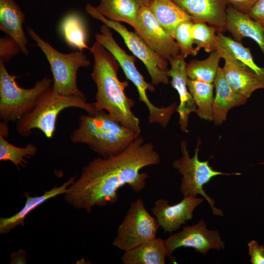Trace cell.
Listing matches in <instances>:
<instances>
[{"instance_id": "cell-7", "label": "cell", "mask_w": 264, "mask_h": 264, "mask_svg": "<svg viewBox=\"0 0 264 264\" xmlns=\"http://www.w3.org/2000/svg\"><path fill=\"white\" fill-rule=\"evenodd\" d=\"M0 61V118L5 123L17 122L33 108L39 96L51 87L52 81L45 77L31 88L20 87L16 79Z\"/></svg>"}, {"instance_id": "cell-10", "label": "cell", "mask_w": 264, "mask_h": 264, "mask_svg": "<svg viewBox=\"0 0 264 264\" xmlns=\"http://www.w3.org/2000/svg\"><path fill=\"white\" fill-rule=\"evenodd\" d=\"M156 218L151 215L140 198L132 202L117 230L112 245L124 251L155 239L160 228Z\"/></svg>"}, {"instance_id": "cell-27", "label": "cell", "mask_w": 264, "mask_h": 264, "mask_svg": "<svg viewBox=\"0 0 264 264\" xmlns=\"http://www.w3.org/2000/svg\"><path fill=\"white\" fill-rule=\"evenodd\" d=\"M218 46H221L230 52L236 58L253 70L264 81V67L258 66L254 62L250 49L222 32L217 33Z\"/></svg>"}, {"instance_id": "cell-30", "label": "cell", "mask_w": 264, "mask_h": 264, "mask_svg": "<svg viewBox=\"0 0 264 264\" xmlns=\"http://www.w3.org/2000/svg\"><path fill=\"white\" fill-rule=\"evenodd\" d=\"M192 21H185L176 28L174 39L179 49L180 54L184 58L189 55L196 56L198 52L193 46Z\"/></svg>"}, {"instance_id": "cell-28", "label": "cell", "mask_w": 264, "mask_h": 264, "mask_svg": "<svg viewBox=\"0 0 264 264\" xmlns=\"http://www.w3.org/2000/svg\"><path fill=\"white\" fill-rule=\"evenodd\" d=\"M37 151V147L31 143H28L23 148L18 147L8 142L4 137L0 136V161H10L18 169L20 165L25 168L27 162L24 157L34 156Z\"/></svg>"}, {"instance_id": "cell-6", "label": "cell", "mask_w": 264, "mask_h": 264, "mask_svg": "<svg viewBox=\"0 0 264 264\" xmlns=\"http://www.w3.org/2000/svg\"><path fill=\"white\" fill-rule=\"evenodd\" d=\"M200 144V140H198L194 154L191 157L187 149V141L182 140L180 143L182 156L175 160L172 164L174 168L182 176L180 191L183 197L201 196L207 201L215 216H223V211L215 206V200L205 192L204 186L215 176L241 175V173H226L218 171L210 165L208 161H200L198 157Z\"/></svg>"}, {"instance_id": "cell-37", "label": "cell", "mask_w": 264, "mask_h": 264, "mask_svg": "<svg viewBox=\"0 0 264 264\" xmlns=\"http://www.w3.org/2000/svg\"><path fill=\"white\" fill-rule=\"evenodd\" d=\"M141 6H148L153 0H136Z\"/></svg>"}, {"instance_id": "cell-1", "label": "cell", "mask_w": 264, "mask_h": 264, "mask_svg": "<svg viewBox=\"0 0 264 264\" xmlns=\"http://www.w3.org/2000/svg\"><path fill=\"white\" fill-rule=\"evenodd\" d=\"M159 153L152 142L140 135L122 152L98 157L82 169L80 177L69 186L65 200L75 208L90 213L97 206L116 203L118 190L128 185L139 193L146 187L148 175L141 170L160 163Z\"/></svg>"}, {"instance_id": "cell-23", "label": "cell", "mask_w": 264, "mask_h": 264, "mask_svg": "<svg viewBox=\"0 0 264 264\" xmlns=\"http://www.w3.org/2000/svg\"><path fill=\"white\" fill-rule=\"evenodd\" d=\"M141 7L136 0H99L95 8L106 18L125 22L134 28Z\"/></svg>"}, {"instance_id": "cell-12", "label": "cell", "mask_w": 264, "mask_h": 264, "mask_svg": "<svg viewBox=\"0 0 264 264\" xmlns=\"http://www.w3.org/2000/svg\"><path fill=\"white\" fill-rule=\"evenodd\" d=\"M135 33L167 61L180 54L175 39L159 24L148 6H141L134 27Z\"/></svg>"}, {"instance_id": "cell-8", "label": "cell", "mask_w": 264, "mask_h": 264, "mask_svg": "<svg viewBox=\"0 0 264 264\" xmlns=\"http://www.w3.org/2000/svg\"><path fill=\"white\" fill-rule=\"evenodd\" d=\"M110 29L103 23L100 26V32L95 35L96 42L104 47L114 56L127 78L136 87L139 95L138 100L144 103L148 109L149 122L157 124L164 123L169 115V108L156 107L150 101L147 91H154V85L145 81L135 66V56L128 54L119 46L114 40Z\"/></svg>"}, {"instance_id": "cell-39", "label": "cell", "mask_w": 264, "mask_h": 264, "mask_svg": "<svg viewBox=\"0 0 264 264\" xmlns=\"http://www.w3.org/2000/svg\"><path fill=\"white\" fill-rule=\"evenodd\" d=\"M263 198H264V197H263Z\"/></svg>"}, {"instance_id": "cell-5", "label": "cell", "mask_w": 264, "mask_h": 264, "mask_svg": "<svg viewBox=\"0 0 264 264\" xmlns=\"http://www.w3.org/2000/svg\"><path fill=\"white\" fill-rule=\"evenodd\" d=\"M27 32L49 64L53 75L52 87L54 91L65 95L86 98L78 88L77 74L80 67H87L90 65L87 56L80 51L61 53L40 37L32 28L27 27Z\"/></svg>"}, {"instance_id": "cell-21", "label": "cell", "mask_w": 264, "mask_h": 264, "mask_svg": "<svg viewBox=\"0 0 264 264\" xmlns=\"http://www.w3.org/2000/svg\"><path fill=\"white\" fill-rule=\"evenodd\" d=\"M148 7L161 26L174 38L180 23L192 21L191 16L173 0H153Z\"/></svg>"}, {"instance_id": "cell-20", "label": "cell", "mask_w": 264, "mask_h": 264, "mask_svg": "<svg viewBox=\"0 0 264 264\" xmlns=\"http://www.w3.org/2000/svg\"><path fill=\"white\" fill-rule=\"evenodd\" d=\"M76 177V176H72L61 186H55L51 190L45 191L43 195L40 196L32 197L29 196L28 192L25 193L26 201L22 209L9 218H0V233L6 234L18 225L23 226L24 219L28 214L50 198L59 195L65 194L69 186L75 181Z\"/></svg>"}, {"instance_id": "cell-9", "label": "cell", "mask_w": 264, "mask_h": 264, "mask_svg": "<svg viewBox=\"0 0 264 264\" xmlns=\"http://www.w3.org/2000/svg\"><path fill=\"white\" fill-rule=\"evenodd\" d=\"M87 14L116 31L135 57L145 66L154 86L169 83L168 62L153 51L136 33L130 31L119 22L110 20L100 14L90 3L85 7Z\"/></svg>"}, {"instance_id": "cell-22", "label": "cell", "mask_w": 264, "mask_h": 264, "mask_svg": "<svg viewBox=\"0 0 264 264\" xmlns=\"http://www.w3.org/2000/svg\"><path fill=\"white\" fill-rule=\"evenodd\" d=\"M167 255L164 240L156 238L124 251L121 261L124 264H164Z\"/></svg>"}, {"instance_id": "cell-24", "label": "cell", "mask_w": 264, "mask_h": 264, "mask_svg": "<svg viewBox=\"0 0 264 264\" xmlns=\"http://www.w3.org/2000/svg\"><path fill=\"white\" fill-rule=\"evenodd\" d=\"M60 32L65 42L70 47L82 52L89 49L87 44V30L82 18L75 12L70 13L62 19Z\"/></svg>"}, {"instance_id": "cell-14", "label": "cell", "mask_w": 264, "mask_h": 264, "mask_svg": "<svg viewBox=\"0 0 264 264\" xmlns=\"http://www.w3.org/2000/svg\"><path fill=\"white\" fill-rule=\"evenodd\" d=\"M217 49L224 61V76L236 91L248 98L256 90L264 89V81L253 70L225 49L219 46Z\"/></svg>"}, {"instance_id": "cell-15", "label": "cell", "mask_w": 264, "mask_h": 264, "mask_svg": "<svg viewBox=\"0 0 264 264\" xmlns=\"http://www.w3.org/2000/svg\"><path fill=\"white\" fill-rule=\"evenodd\" d=\"M184 59L179 54L170 59L168 62L171 67L168 74L172 78V86L177 91L179 97L180 103L176 109L179 116L178 124L182 132H188L189 115L192 112H196L197 107L188 88L189 78Z\"/></svg>"}, {"instance_id": "cell-13", "label": "cell", "mask_w": 264, "mask_h": 264, "mask_svg": "<svg viewBox=\"0 0 264 264\" xmlns=\"http://www.w3.org/2000/svg\"><path fill=\"white\" fill-rule=\"evenodd\" d=\"M204 200L198 197L187 196L180 202L170 205L167 200L159 198L154 202L151 210L164 231L171 233L192 219L194 210Z\"/></svg>"}, {"instance_id": "cell-38", "label": "cell", "mask_w": 264, "mask_h": 264, "mask_svg": "<svg viewBox=\"0 0 264 264\" xmlns=\"http://www.w3.org/2000/svg\"><path fill=\"white\" fill-rule=\"evenodd\" d=\"M261 164H264V160L263 162H261Z\"/></svg>"}, {"instance_id": "cell-2", "label": "cell", "mask_w": 264, "mask_h": 264, "mask_svg": "<svg viewBox=\"0 0 264 264\" xmlns=\"http://www.w3.org/2000/svg\"><path fill=\"white\" fill-rule=\"evenodd\" d=\"M89 49L94 59L91 76L97 88L95 101L92 103L95 109L106 111L123 126L140 133L139 119L132 111L134 102L125 92L129 83L121 81L117 76L119 63L96 42Z\"/></svg>"}, {"instance_id": "cell-17", "label": "cell", "mask_w": 264, "mask_h": 264, "mask_svg": "<svg viewBox=\"0 0 264 264\" xmlns=\"http://www.w3.org/2000/svg\"><path fill=\"white\" fill-rule=\"evenodd\" d=\"M215 96L213 104V121L215 125L221 124L232 108L245 104L247 98L236 91L226 80L222 67H219L213 83Z\"/></svg>"}, {"instance_id": "cell-16", "label": "cell", "mask_w": 264, "mask_h": 264, "mask_svg": "<svg viewBox=\"0 0 264 264\" xmlns=\"http://www.w3.org/2000/svg\"><path fill=\"white\" fill-rule=\"evenodd\" d=\"M173 0L191 16L194 22L208 23L222 33L226 30L225 0Z\"/></svg>"}, {"instance_id": "cell-19", "label": "cell", "mask_w": 264, "mask_h": 264, "mask_svg": "<svg viewBox=\"0 0 264 264\" xmlns=\"http://www.w3.org/2000/svg\"><path fill=\"white\" fill-rule=\"evenodd\" d=\"M24 21V14L14 0H0V30L16 41L22 52L27 55L28 40L22 27Z\"/></svg>"}, {"instance_id": "cell-33", "label": "cell", "mask_w": 264, "mask_h": 264, "mask_svg": "<svg viewBox=\"0 0 264 264\" xmlns=\"http://www.w3.org/2000/svg\"><path fill=\"white\" fill-rule=\"evenodd\" d=\"M247 14L264 29V0H258Z\"/></svg>"}, {"instance_id": "cell-18", "label": "cell", "mask_w": 264, "mask_h": 264, "mask_svg": "<svg viewBox=\"0 0 264 264\" xmlns=\"http://www.w3.org/2000/svg\"><path fill=\"white\" fill-rule=\"evenodd\" d=\"M225 29L238 42H240L243 38L252 39L264 54V29L247 14L241 12L228 5Z\"/></svg>"}, {"instance_id": "cell-35", "label": "cell", "mask_w": 264, "mask_h": 264, "mask_svg": "<svg viewBox=\"0 0 264 264\" xmlns=\"http://www.w3.org/2000/svg\"><path fill=\"white\" fill-rule=\"evenodd\" d=\"M11 261L10 264H26V255L25 251L20 249L18 251L13 253L11 255Z\"/></svg>"}, {"instance_id": "cell-32", "label": "cell", "mask_w": 264, "mask_h": 264, "mask_svg": "<svg viewBox=\"0 0 264 264\" xmlns=\"http://www.w3.org/2000/svg\"><path fill=\"white\" fill-rule=\"evenodd\" d=\"M248 255L252 264H264V246L260 245L255 240L248 244Z\"/></svg>"}, {"instance_id": "cell-31", "label": "cell", "mask_w": 264, "mask_h": 264, "mask_svg": "<svg viewBox=\"0 0 264 264\" xmlns=\"http://www.w3.org/2000/svg\"><path fill=\"white\" fill-rule=\"evenodd\" d=\"M22 52L19 44L13 39L6 35L0 39V61L4 63Z\"/></svg>"}, {"instance_id": "cell-25", "label": "cell", "mask_w": 264, "mask_h": 264, "mask_svg": "<svg viewBox=\"0 0 264 264\" xmlns=\"http://www.w3.org/2000/svg\"><path fill=\"white\" fill-rule=\"evenodd\" d=\"M214 88L213 83L188 79V88L197 107L195 112L201 119L213 120Z\"/></svg>"}, {"instance_id": "cell-3", "label": "cell", "mask_w": 264, "mask_h": 264, "mask_svg": "<svg viewBox=\"0 0 264 264\" xmlns=\"http://www.w3.org/2000/svg\"><path fill=\"white\" fill-rule=\"evenodd\" d=\"M140 135L126 127L105 110L79 116L78 127L70 135L74 143L86 144L106 158L125 150Z\"/></svg>"}, {"instance_id": "cell-34", "label": "cell", "mask_w": 264, "mask_h": 264, "mask_svg": "<svg viewBox=\"0 0 264 264\" xmlns=\"http://www.w3.org/2000/svg\"><path fill=\"white\" fill-rule=\"evenodd\" d=\"M258 0H225L227 4L237 10L247 14Z\"/></svg>"}, {"instance_id": "cell-29", "label": "cell", "mask_w": 264, "mask_h": 264, "mask_svg": "<svg viewBox=\"0 0 264 264\" xmlns=\"http://www.w3.org/2000/svg\"><path fill=\"white\" fill-rule=\"evenodd\" d=\"M217 28L213 26H209L206 23L198 22H194L192 28V34L194 44L196 51H198L203 48L207 53H211L218 48Z\"/></svg>"}, {"instance_id": "cell-36", "label": "cell", "mask_w": 264, "mask_h": 264, "mask_svg": "<svg viewBox=\"0 0 264 264\" xmlns=\"http://www.w3.org/2000/svg\"><path fill=\"white\" fill-rule=\"evenodd\" d=\"M6 123L1 121L0 124V136L3 137L7 136L8 135V128L6 124Z\"/></svg>"}, {"instance_id": "cell-26", "label": "cell", "mask_w": 264, "mask_h": 264, "mask_svg": "<svg viewBox=\"0 0 264 264\" xmlns=\"http://www.w3.org/2000/svg\"><path fill=\"white\" fill-rule=\"evenodd\" d=\"M221 58V53L217 49L210 53L209 56L204 60L191 61L186 66L189 78L192 80L213 83Z\"/></svg>"}, {"instance_id": "cell-11", "label": "cell", "mask_w": 264, "mask_h": 264, "mask_svg": "<svg viewBox=\"0 0 264 264\" xmlns=\"http://www.w3.org/2000/svg\"><path fill=\"white\" fill-rule=\"evenodd\" d=\"M164 242L167 257L171 260L173 253L180 247L192 248L203 255L212 249L220 251L225 249V242L219 231L208 229L202 219L196 224L184 226L181 231L170 235Z\"/></svg>"}, {"instance_id": "cell-4", "label": "cell", "mask_w": 264, "mask_h": 264, "mask_svg": "<svg viewBox=\"0 0 264 264\" xmlns=\"http://www.w3.org/2000/svg\"><path fill=\"white\" fill-rule=\"evenodd\" d=\"M78 108L93 115L97 111L86 98L65 95L54 91L52 86L38 97L32 110L17 122L16 130L22 136H28L33 129L41 131L48 138L53 136L59 114L64 110Z\"/></svg>"}]
</instances>
